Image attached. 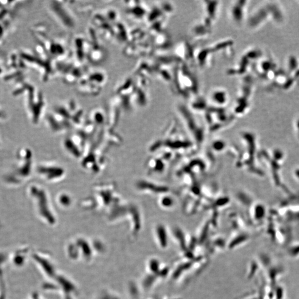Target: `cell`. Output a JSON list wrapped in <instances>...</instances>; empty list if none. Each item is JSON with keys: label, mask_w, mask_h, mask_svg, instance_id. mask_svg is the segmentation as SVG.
Segmentation results:
<instances>
[{"label": "cell", "mask_w": 299, "mask_h": 299, "mask_svg": "<svg viewBox=\"0 0 299 299\" xmlns=\"http://www.w3.org/2000/svg\"><path fill=\"white\" fill-rule=\"evenodd\" d=\"M25 148L21 149L15 156V161L6 174L3 180L8 186L15 187L21 185L30 176V156Z\"/></svg>", "instance_id": "6da1fadb"}, {"label": "cell", "mask_w": 299, "mask_h": 299, "mask_svg": "<svg viewBox=\"0 0 299 299\" xmlns=\"http://www.w3.org/2000/svg\"><path fill=\"white\" fill-rule=\"evenodd\" d=\"M158 260L152 259L149 261V263H148V267L149 268V270L151 273H155L156 272H160V264L158 262Z\"/></svg>", "instance_id": "3957f363"}, {"label": "cell", "mask_w": 299, "mask_h": 299, "mask_svg": "<svg viewBox=\"0 0 299 299\" xmlns=\"http://www.w3.org/2000/svg\"><path fill=\"white\" fill-rule=\"evenodd\" d=\"M155 241L158 248L161 249L167 248L168 246V236L166 230L163 227L158 226L155 230Z\"/></svg>", "instance_id": "7a4b0ae2"}]
</instances>
